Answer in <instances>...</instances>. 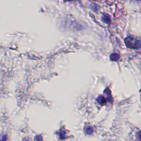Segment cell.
Here are the masks:
<instances>
[{
  "instance_id": "cell-3",
  "label": "cell",
  "mask_w": 141,
  "mask_h": 141,
  "mask_svg": "<svg viewBox=\"0 0 141 141\" xmlns=\"http://www.w3.org/2000/svg\"><path fill=\"white\" fill-rule=\"evenodd\" d=\"M97 101L100 105H104L106 103V99L104 98V97H103V95H100V96L97 98Z\"/></svg>"
},
{
  "instance_id": "cell-2",
  "label": "cell",
  "mask_w": 141,
  "mask_h": 141,
  "mask_svg": "<svg viewBox=\"0 0 141 141\" xmlns=\"http://www.w3.org/2000/svg\"><path fill=\"white\" fill-rule=\"evenodd\" d=\"M102 20L104 22L106 23V24H108L111 21V18L110 16L108 14H103V18H102Z\"/></svg>"
},
{
  "instance_id": "cell-6",
  "label": "cell",
  "mask_w": 141,
  "mask_h": 141,
  "mask_svg": "<svg viewBox=\"0 0 141 141\" xmlns=\"http://www.w3.org/2000/svg\"><path fill=\"white\" fill-rule=\"evenodd\" d=\"M92 9L94 12H97L99 10V7L96 4H94L93 6L92 7Z\"/></svg>"
},
{
  "instance_id": "cell-4",
  "label": "cell",
  "mask_w": 141,
  "mask_h": 141,
  "mask_svg": "<svg viewBox=\"0 0 141 141\" xmlns=\"http://www.w3.org/2000/svg\"><path fill=\"white\" fill-rule=\"evenodd\" d=\"M120 58V55L117 53H112L110 56V59L112 61H117Z\"/></svg>"
},
{
  "instance_id": "cell-7",
  "label": "cell",
  "mask_w": 141,
  "mask_h": 141,
  "mask_svg": "<svg viewBox=\"0 0 141 141\" xmlns=\"http://www.w3.org/2000/svg\"><path fill=\"white\" fill-rule=\"evenodd\" d=\"M138 138L140 140H141V132H139V133L138 134Z\"/></svg>"
},
{
  "instance_id": "cell-8",
  "label": "cell",
  "mask_w": 141,
  "mask_h": 141,
  "mask_svg": "<svg viewBox=\"0 0 141 141\" xmlns=\"http://www.w3.org/2000/svg\"><path fill=\"white\" fill-rule=\"evenodd\" d=\"M137 1H141V0H137Z\"/></svg>"
},
{
  "instance_id": "cell-1",
  "label": "cell",
  "mask_w": 141,
  "mask_h": 141,
  "mask_svg": "<svg viewBox=\"0 0 141 141\" xmlns=\"http://www.w3.org/2000/svg\"><path fill=\"white\" fill-rule=\"evenodd\" d=\"M125 43L128 48L132 49H137L141 46V43L131 36H128L125 39Z\"/></svg>"
},
{
  "instance_id": "cell-5",
  "label": "cell",
  "mask_w": 141,
  "mask_h": 141,
  "mask_svg": "<svg viewBox=\"0 0 141 141\" xmlns=\"http://www.w3.org/2000/svg\"><path fill=\"white\" fill-rule=\"evenodd\" d=\"M93 132L94 130L92 127L88 126L85 128V132H86L87 135H92V134L93 133Z\"/></svg>"
}]
</instances>
